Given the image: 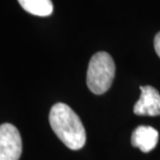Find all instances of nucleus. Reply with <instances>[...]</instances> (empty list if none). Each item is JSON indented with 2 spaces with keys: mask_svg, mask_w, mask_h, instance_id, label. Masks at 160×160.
I'll return each mask as SVG.
<instances>
[{
  "mask_svg": "<svg viewBox=\"0 0 160 160\" xmlns=\"http://www.w3.org/2000/svg\"><path fill=\"white\" fill-rule=\"evenodd\" d=\"M50 125L58 138L70 150L77 151L86 144V130L74 112L62 102L53 105L49 116Z\"/></svg>",
  "mask_w": 160,
  "mask_h": 160,
  "instance_id": "1",
  "label": "nucleus"
},
{
  "mask_svg": "<svg viewBox=\"0 0 160 160\" xmlns=\"http://www.w3.org/2000/svg\"><path fill=\"white\" fill-rule=\"evenodd\" d=\"M20 5L27 12L38 17H48L53 12V2L51 0H18Z\"/></svg>",
  "mask_w": 160,
  "mask_h": 160,
  "instance_id": "6",
  "label": "nucleus"
},
{
  "mask_svg": "<svg viewBox=\"0 0 160 160\" xmlns=\"http://www.w3.org/2000/svg\"><path fill=\"white\" fill-rule=\"evenodd\" d=\"M22 154V138L12 124L0 125V160H19Z\"/></svg>",
  "mask_w": 160,
  "mask_h": 160,
  "instance_id": "3",
  "label": "nucleus"
},
{
  "mask_svg": "<svg viewBox=\"0 0 160 160\" xmlns=\"http://www.w3.org/2000/svg\"><path fill=\"white\" fill-rule=\"evenodd\" d=\"M159 133L155 128L151 126H138L132 132L131 144L142 152L148 153L156 147L158 142Z\"/></svg>",
  "mask_w": 160,
  "mask_h": 160,
  "instance_id": "5",
  "label": "nucleus"
},
{
  "mask_svg": "<svg viewBox=\"0 0 160 160\" xmlns=\"http://www.w3.org/2000/svg\"><path fill=\"white\" fill-rule=\"evenodd\" d=\"M133 112L138 116H159L160 93L152 86H142L141 97L134 104Z\"/></svg>",
  "mask_w": 160,
  "mask_h": 160,
  "instance_id": "4",
  "label": "nucleus"
},
{
  "mask_svg": "<svg viewBox=\"0 0 160 160\" xmlns=\"http://www.w3.org/2000/svg\"><path fill=\"white\" fill-rule=\"evenodd\" d=\"M115 63L107 52H98L92 56L87 71V85L94 94H103L111 88L115 78Z\"/></svg>",
  "mask_w": 160,
  "mask_h": 160,
  "instance_id": "2",
  "label": "nucleus"
},
{
  "mask_svg": "<svg viewBox=\"0 0 160 160\" xmlns=\"http://www.w3.org/2000/svg\"><path fill=\"white\" fill-rule=\"evenodd\" d=\"M154 48H155V51L157 53V55L160 57V32H158L156 34L155 38H154Z\"/></svg>",
  "mask_w": 160,
  "mask_h": 160,
  "instance_id": "7",
  "label": "nucleus"
}]
</instances>
